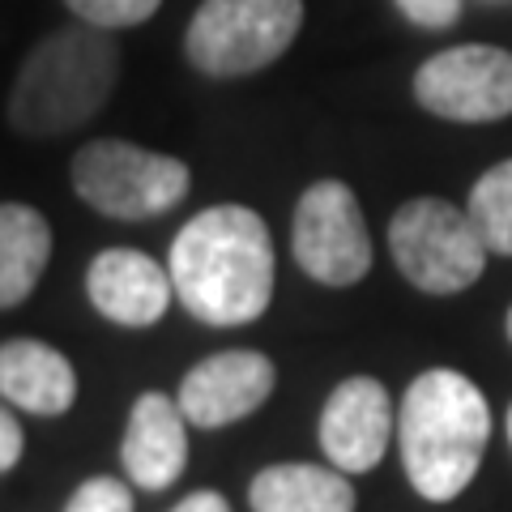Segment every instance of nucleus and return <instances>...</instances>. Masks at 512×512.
Segmentation results:
<instances>
[{
  "label": "nucleus",
  "mask_w": 512,
  "mask_h": 512,
  "mask_svg": "<svg viewBox=\"0 0 512 512\" xmlns=\"http://www.w3.org/2000/svg\"><path fill=\"white\" fill-rule=\"evenodd\" d=\"M175 299L201 325L235 329L269 312L278 278V252L265 218L248 205H210L171 239Z\"/></svg>",
  "instance_id": "1"
},
{
  "label": "nucleus",
  "mask_w": 512,
  "mask_h": 512,
  "mask_svg": "<svg viewBox=\"0 0 512 512\" xmlns=\"http://www.w3.org/2000/svg\"><path fill=\"white\" fill-rule=\"evenodd\" d=\"M491 440V406L483 389L453 367H427L410 380L397 410V448L410 487L427 504H448L483 466Z\"/></svg>",
  "instance_id": "2"
},
{
  "label": "nucleus",
  "mask_w": 512,
  "mask_h": 512,
  "mask_svg": "<svg viewBox=\"0 0 512 512\" xmlns=\"http://www.w3.org/2000/svg\"><path fill=\"white\" fill-rule=\"evenodd\" d=\"M120 82V47L107 30L77 22L30 47L9 90L5 120L26 137H56L82 128L107 107Z\"/></svg>",
  "instance_id": "3"
},
{
  "label": "nucleus",
  "mask_w": 512,
  "mask_h": 512,
  "mask_svg": "<svg viewBox=\"0 0 512 512\" xmlns=\"http://www.w3.org/2000/svg\"><path fill=\"white\" fill-rule=\"evenodd\" d=\"M389 252L402 278L423 295H461L483 278L487 239L478 235L470 210L444 197H414L389 222Z\"/></svg>",
  "instance_id": "4"
},
{
  "label": "nucleus",
  "mask_w": 512,
  "mask_h": 512,
  "mask_svg": "<svg viewBox=\"0 0 512 512\" xmlns=\"http://www.w3.org/2000/svg\"><path fill=\"white\" fill-rule=\"evenodd\" d=\"M303 26V0H201L184 30V56L205 77L269 69Z\"/></svg>",
  "instance_id": "5"
},
{
  "label": "nucleus",
  "mask_w": 512,
  "mask_h": 512,
  "mask_svg": "<svg viewBox=\"0 0 512 512\" xmlns=\"http://www.w3.org/2000/svg\"><path fill=\"white\" fill-rule=\"evenodd\" d=\"M192 188L188 163L133 141H90L73 154V192L94 214L141 222L175 210Z\"/></svg>",
  "instance_id": "6"
},
{
  "label": "nucleus",
  "mask_w": 512,
  "mask_h": 512,
  "mask_svg": "<svg viewBox=\"0 0 512 512\" xmlns=\"http://www.w3.org/2000/svg\"><path fill=\"white\" fill-rule=\"evenodd\" d=\"M291 252L299 269L320 286H355L372 269V239L355 188L316 180L295 205Z\"/></svg>",
  "instance_id": "7"
},
{
  "label": "nucleus",
  "mask_w": 512,
  "mask_h": 512,
  "mask_svg": "<svg viewBox=\"0 0 512 512\" xmlns=\"http://www.w3.org/2000/svg\"><path fill=\"white\" fill-rule=\"evenodd\" d=\"M423 111L453 124H491L512 116V52L491 43L444 47L414 73Z\"/></svg>",
  "instance_id": "8"
},
{
  "label": "nucleus",
  "mask_w": 512,
  "mask_h": 512,
  "mask_svg": "<svg viewBox=\"0 0 512 512\" xmlns=\"http://www.w3.org/2000/svg\"><path fill=\"white\" fill-rule=\"evenodd\" d=\"M274 384L278 367L261 350H218L197 367H188L175 389V402L192 427L218 431L261 410L274 397Z\"/></svg>",
  "instance_id": "9"
},
{
  "label": "nucleus",
  "mask_w": 512,
  "mask_h": 512,
  "mask_svg": "<svg viewBox=\"0 0 512 512\" xmlns=\"http://www.w3.org/2000/svg\"><path fill=\"white\" fill-rule=\"evenodd\" d=\"M316 436H320L329 466H338L342 474L376 470L393 440L389 389L376 376H346L325 397V406H320Z\"/></svg>",
  "instance_id": "10"
},
{
  "label": "nucleus",
  "mask_w": 512,
  "mask_h": 512,
  "mask_svg": "<svg viewBox=\"0 0 512 512\" xmlns=\"http://www.w3.org/2000/svg\"><path fill=\"white\" fill-rule=\"evenodd\" d=\"M86 295L94 312L124 329H150L175 299L171 269L137 248H107L86 269Z\"/></svg>",
  "instance_id": "11"
},
{
  "label": "nucleus",
  "mask_w": 512,
  "mask_h": 512,
  "mask_svg": "<svg viewBox=\"0 0 512 512\" xmlns=\"http://www.w3.org/2000/svg\"><path fill=\"white\" fill-rule=\"evenodd\" d=\"M120 461L128 483L141 491H167L188 470V419L175 397L167 393L137 397L120 440Z\"/></svg>",
  "instance_id": "12"
},
{
  "label": "nucleus",
  "mask_w": 512,
  "mask_h": 512,
  "mask_svg": "<svg viewBox=\"0 0 512 512\" xmlns=\"http://www.w3.org/2000/svg\"><path fill=\"white\" fill-rule=\"evenodd\" d=\"M0 397L13 410L60 419L77 402V372L56 346L39 338H9L0 346Z\"/></svg>",
  "instance_id": "13"
},
{
  "label": "nucleus",
  "mask_w": 512,
  "mask_h": 512,
  "mask_svg": "<svg viewBox=\"0 0 512 512\" xmlns=\"http://www.w3.org/2000/svg\"><path fill=\"white\" fill-rule=\"evenodd\" d=\"M252 512H355V487L338 466L312 461H278L252 474Z\"/></svg>",
  "instance_id": "14"
},
{
  "label": "nucleus",
  "mask_w": 512,
  "mask_h": 512,
  "mask_svg": "<svg viewBox=\"0 0 512 512\" xmlns=\"http://www.w3.org/2000/svg\"><path fill=\"white\" fill-rule=\"evenodd\" d=\"M52 261V227L26 201L0 205V308H18Z\"/></svg>",
  "instance_id": "15"
},
{
  "label": "nucleus",
  "mask_w": 512,
  "mask_h": 512,
  "mask_svg": "<svg viewBox=\"0 0 512 512\" xmlns=\"http://www.w3.org/2000/svg\"><path fill=\"white\" fill-rule=\"evenodd\" d=\"M466 210L491 252L512 256V158L487 167L470 188Z\"/></svg>",
  "instance_id": "16"
},
{
  "label": "nucleus",
  "mask_w": 512,
  "mask_h": 512,
  "mask_svg": "<svg viewBox=\"0 0 512 512\" xmlns=\"http://www.w3.org/2000/svg\"><path fill=\"white\" fill-rule=\"evenodd\" d=\"M64 5L77 13V22H90L99 30H124L154 18L163 0H64Z\"/></svg>",
  "instance_id": "17"
},
{
  "label": "nucleus",
  "mask_w": 512,
  "mask_h": 512,
  "mask_svg": "<svg viewBox=\"0 0 512 512\" xmlns=\"http://www.w3.org/2000/svg\"><path fill=\"white\" fill-rule=\"evenodd\" d=\"M64 512H133V487H128L124 478L94 474L69 495Z\"/></svg>",
  "instance_id": "18"
},
{
  "label": "nucleus",
  "mask_w": 512,
  "mask_h": 512,
  "mask_svg": "<svg viewBox=\"0 0 512 512\" xmlns=\"http://www.w3.org/2000/svg\"><path fill=\"white\" fill-rule=\"evenodd\" d=\"M397 9H402V18L423 26V30H444L461 18V5L466 0H393Z\"/></svg>",
  "instance_id": "19"
},
{
  "label": "nucleus",
  "mask_w": 512,
  "mask_h": 512,
  "mask_svg": "<svg viewBox=\"0 0 512 512\" xmlns=\"http://www.w3.org/2000/svg\"><path fill=\"white\" fill-rule=\"evenodd\" d=\"M22 448H26V436H22V423H18V410H5L0 414V470H18L22 461Z\"/></svg>",
  "instance_id": "20"
},
{
  "label": "nucleus",
  "mask_w": 512,
  "mask_h": 512,
  "mask_svg": "<svg viewBox=\"0 0 512 512\" xmlns=\"http://www.w3.org/2000/svg\"><path fill=\"white\" fill-rule=\"evenodd\" d=\"M171 512H231V504H227V495H218V491H192Z\"/></svg>",
  "instance_id": "21"
},
{
  "label": "nucleus",
  "mask_w": 512,
  "mask_h": 512,
  "mask_svg": "<svg viewBox=\"0 0 512 512\" xmlns=\"http://www.w3.org/2000/svg\"><path fill=\"white\" fill-rule=\"evenodd\" d=\"M504 333H508V342H512V308H508V320H504Z\"/></svg>",
  "instance_id": "22"
},
{
  "label": "nucleus",
  "mask_w": 512,
  "mask_h": 512,
  "mask_svg": "<svg viewBox=\"0 0 512 512\" xmlns=\"http://www.w3.org/2000/svg\"><path fill=\"white\" fill-rule=\"evenodd\" d=\"M504 427H508V444H512V406H508V423Z\"/></svg>",
  "instance_id": "23"
}]
</instances>
